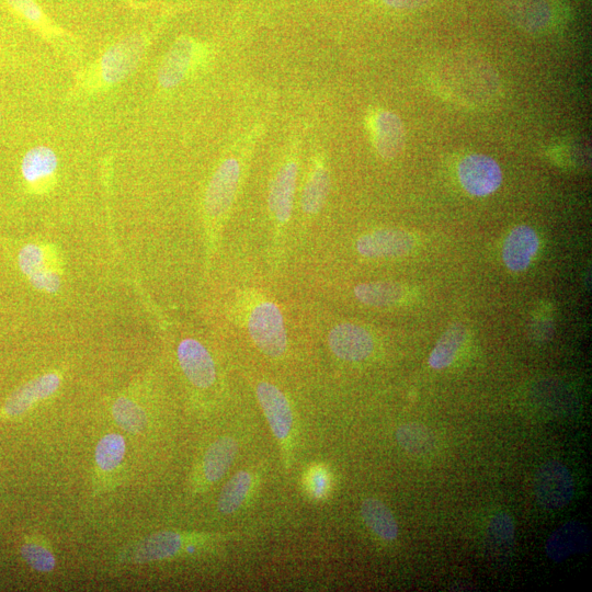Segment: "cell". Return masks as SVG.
Instances as JSON below:
<instances>
[{
  "instance_id": "6da1fadb",
  "label": "cell",
  "mask_w": 592,
  "mask_h": 592,
  "mask_svg": "<svg viewBox=\"0 0 592 592\" xmlns=\"http://www.w3.org/2000/svg\"><path fill=\"white\" fill-rule=\"evenodd\" d=\"M430 79L443 98L468 108L491 106L502 93L495 68L466 53H455L439 61Z\"/></svg>"
},
{
  "instance_id": "7a4b0ae2",
  "label": "cell",
  "mask_w": 592,
  "mask_h": 592,
  "mask_svg": "<svg viewBox=\"0 0 592 592\" xmlns=\"http://www.w3.org/2000/svg\"><path fill=\"white\" fill-rule=\"evenodd\" d=\"M164 19L152 28L133 33L110 45L99 58L76 77L74 96H95L118 86L141 64Z\"/></svg>"
},
{
  "instance_id": "3957f363",
  "label": "cell",
  "mask_w": 592,
  "mask_h": 592,
  "mask_svg": "<svg viewBox=\"0 0 592 592\" xmlns=\"http://www.w3.org/2000/svg\"><path fill=\"white\" fill-rule=\"evenodd\" d=\"M207 45L190 36H181L169 48L157 71L158 86L172 90L206 64Z\"/></svg>"
},
{
  "instance_id": "277c9868",
  "label": "cell",
  "mask_w": 592,
  "mask_h": 592,
  "mask_svg": "<svg viewBox=\"0 0 592 592\" xmlns=\"http://www.w3.org/2000/svg\"><path fill=\"white\" fill-rule=\"evenodd\" d=\"M247 327L250 337L266 356L279 358L286 352L287 330L277 304L264 300L254 305L248 315Z\"/></svg>"
},
{
  "instance_id": "5b68a950",
  "label": "cell",
  "mask_w": 592,
  "mask_h": 592,
  "mask_svg": "<svg viewBox=\"0 0 592 592\" xmlns=\"http://www.w3.org/2000/svg\"><path fill=\"white\" fill-rule=\"evenodd\" d=\"M575 488L571 472L561 462L545 463L534 476V495L546 509H562L572 502Z\"/></svg>"
},
{
  "instance_id": "8992f818",
  "label": "cell",
  "mask_w": 592,
  "mask_h": 592,
  "mask_svg": "<svg viewBox=\"0 0 592 592\" xmlns=\"http://www.w3.org/2000/svg\"><path fill=\"white\" fill-rule=\"evenodd\" d=\"M460 184L465 192L476 198L493 195L503 184V170L491 156L471 154L458 167Z\"/></svg>"
},
{
  "instance_id": "52a82bcc",
  "label": "cell",
  "mask_w": 592,
  "mask_h": 592,
  "mask_svg": "<svg viewBox=\"0 0 592 592\" xmlns=\"http://www.w3.org/2000/svg\"><path fill=\"white\" fill-rule=\"evenodd\" d=\"M19 267L33 288L45 293L60 290L62 279L58 259L50 248L30 244L20 250Z\"/></svg>"
},
{
  "instance_id": "ba28073f",
  "label": "cell",
  "mask_w": 592,
  "mask_h": 592,
  "mask_svg": "<svg viewBox=\"0 0 592 592\" xmlns=\"http://www.w3.org/2000/svg\"><path fill=\"white\" fill-rule=\"evenodd\" d=\"M241 163L236 157H227L211 178L204 199V209L209 218L223 219L229 213L241 180Z\"/></svg>"
},
{
  "instance_id": "9c48e42d",
  "label": "cell",
  "mask_w": 592,
  "mask_h": 592,
  "mask_svg": "<svg viewBox=\"0 0 592 592\" xmlns=\"http://www.w3.org/2000/svg\"><path fill=\"white\" fill-rule=\"evenodd\" d=\"M368 130L375 151L386 161L400 156L406 144L403 120L390 110H374L368 119Z\"/></svg>"
},
{
  "instance_id": "30bf717a",
  "label": "cell",
  "mask_w": 592,
  "mask_h": 592,
  "mask_svg": "<svg viewBox=\"0 0 592 592\" xmlns=\"http://www.w3.org/2000/svg\"><path fill=\"white\" fill-rule=\"evenodd\" d=\"M59 157L51 147L31 148L21 162V175L33 195L50 192L58 179Z\"/></svg>"
},
{
  "instance_id": "8fae6325",
  "label": "cell",
  "mask_w": 592,
  "mask_h": 592,
  "mask_svg": "<svg viewBox=\"0 0 592 592\" xmlns=\"http://www.w3.org/2000/svg\"><path fill=\"white\" fill-rule=\"evenodd\" d=\"M299 161L296 155L284 159L277 174L272 178L269 189V210L279 226L286 225L294 206L296 182H298Z\"/></svg>"
},
{
  "instance_id": "7c38bea8",
  "label": "cell",
  "mask_w": 592,
  "mask_h": 592,
  "mask_svg": "<svg viewBox=\"0 0 592 592\" xmlns=\"http://www.w3.org/2000/svg\"><path fill=\"white\" fill-rule=\"evenodd\" d=\"M328 344L336 357L350 362L366 360L374 350L369 330L352 323L339 324L330 330Z\"/></svg>"
},
{
  "instance_id": "4fadbf2b",
  "label": "cell",
  "mask_w": 592,
  "mask_h": 592,
  "mask_svg": "<svg viewBox=\"0 0 592 592\" xmlns=\"http://www.w3.org/2000/svg\"><path fill=\"white\" fill-rule=\"evenodd\" d=\"M415 238L402 230L384 229L358 239V253L366 258H397L408 255L415 247Z\"/></svg>"
},
{
  "instance_id": "5bb4252c",
  "label": "cell",
  "mask_w": 592,
  "mask_h": 592,
  "mask_svg": "<svg viewBox=\"0 0 592 592\" xmlns=\"http://www.w3.org/2000/svg\"><path fill=\"white\" fill-rule=\"evenodd\" d=\"M182 371L200 389H208L216 379L214 361L206 347L196 339L182 340L177 351Z\"/></svg>"
},
{
  "instance_id": "9a60e30c",
  "label": "cell",
  "mask_w": 592,
  "mask_h": 592,
  "mask_svg": "<svg viewBox=\"0 0 592 592\" xmlns=\"http://www.w3.org/2000/svg\"><path fill=\"white\" fill-rule=\"evenodd\" d=\"M498 4L512 24L527 32L545 30L553 18L549 0H498Z\"/></svg>"
},
{
  "instance_id": "2e32d148",
  "label": "cell",
  "mask_w": 592,
  "mask_h": 592,
  "mask_svg": "<svg viewBox=\"0 0 592 592\" xmlns=\"http://www.w3.org/2000/svg\"><path fill=\"white\" fill-rule=\"evenodd\" d=\"M14 13L43 39L50 43L67 47L74 41L72 34L66 32L44 13L36 0H5Z\"/></svg>"
},
{
  "instance_id": "e0dca14e",
  "label": "cell",
  "mask_w": 592,
  "mask_h": 592,
  "mask_svg": "<svg viewBox=\"0 0 592 592\" xmlns=\"http://www.w3.org/2000/svg\"><path fill=\"white\" fill-rule=\"evenodd\" d=\"M591 548V534L583 523L571 521L554 531L545 545V553L555 563H561Z\"/></svg>"
},
{
  "instance_id": "ac0fdd59",
  "label": "cell",
  "mask_w": 592,
  "mask_h": 592,
  "mask_svg": "<svg viewBox=\"0 0 592 592\" xmlns=\"http://www.w3.org/2000/svg\"><path fill=\"white\" fill-rule=\"evenodd\" d=\"M257 397L273 435L280 440L288 438L293 425V415L287 397L277 386L267 382L258 384Z\"/></svg>"
},
{
  "instance_id": "d6986e66",
  "label": "cell",
  "mask_w": 592,
  "mask_h": 592,
  "mask_svg": "<svg viewBox=\"0 0 592 592\" xmlns=\"http://www.w3.org/2000/svg\"><path fill=\"white\" fill-rule=\"evenodd\" d=\"M60 385L61 378L56 373L44 374L28 382L8 398L4 406L5 416L13 418L25 414L34 404L58 391Z\"/></svg>"
},
{
  "instance_id": "ffe728a7",
  "label": "cell",
  "mask_w": 592,
  "mask_h": 592,
  "mask_svg": "<svg viewBox=\"0 0 592 592\" xmlns=\"http://www.w3.org/2000/svg\"><path fill=\"white\" fill-rule=\"evenodd\" d=\"M540 239L530 226L515 227L507 236L503 247V259L512 272H522L529 268L532 259L538 254Z\"/></svg>"
},
{
  "instance_id": "44dd1931",
  "label": "cell",
  "mask_w": 592,
  "mask_h": 592,
  "mask_svg": "<svg viewBox=\"0 0 592 592\" xmlns=\"http://www.w3.org/2000/svg\"><path fill=\"white\" fill-rule=\"evenodd\" d=\"M330 190V177L324 157H316L302 192L301 207L305 214L315 215L326 203Z\"/></svg>"
},
{
  "instance_id": "7402d4cb",
  "label": "cell",
  "mask_w": 592,
  "mask_h": 592,
  "mask_svg": "<svg viewBox=\"0 0 592 592\" xmlns=\"http://www.w3.org/2000/svg\"><path fill=\"white\" fill-rule=\"evenodd\" d=\"M184 538L173 531H163L146 538L133 552V561L138 564L170 559L180 552Z\"/></svg>"
},
{
  "instance_id": "603a6c76",
  "label": "cell",
  "mask_w": 592,
  "mask_h": 592,
  "mask_svg": "<svg viewBox=\"0 0 592 592\" xmlns=\"http://www.w3.org/2000/svg\"><path fill=\"white\" fill-rule=\"evenodd\" d=\"M238 444L232 438H222L213 442L203 459V471L207 481L218 482L230 470L235 461Z\"/></svg>"
},
{
  "instance_id": "cb8c5ba5",
  "label": "cell",
  "mask_w": 592,
  "mask_h": 592,
  "mask_svg": "<svg viewBox=\"0 0 592 592\" xmlns=\"http://www.w3.org/2000/svg\"><path fill=\"white\" fill-rule=\"evenodd\" d=\"M361 516L366 525L383 540L394 541L397 538V521L389 507H386L379 499L364 500L361 506Z\"/></svg>"
},
{
  "instance_id": "d4e9b609",
  "label": "cell",
  "mask_w": 592,
  "mask_h": 592,
  "mask_svg": "<svg viewBox=\"0 0 592 592\" xmlns=\"http://www.w3.org/2000/svg\"><path fill=\"white\" fill-rule=\"evenodd\" d=\"M359 302L373 307H389L404 299L405 290L401 284L389 281L359 284L355 288Z\"/></svg>"
},
{
  "instance_id": "484cf974",
  "label": "cell",
  "mask_w": 592,
  "mask_h": 592,
  "mask_svg": "<svg viewBox=\"0 0 592 592\" xmlns=\"http://www.w3.org/2000/svg\"><path fill=\"white\" fill-rule=\"evenodd\" d=\"M466 338V328L455 323L440 337L429 357V366L435 370L447 369L457 357Z\"/></svg>"
},
{
  "instance_id": "4316f807",
  "label": "cell",
  "mask_w": 592,
  "mask_h": 592,
  "mask_svg": "<svg viewBox=\"0 0 592 592\" xmlns=\"http://www.w3.org/2000/svg\"><path fill=\"white\" fill-rule=\"evenodd\" d=\"M396 440L405 451L413 455H425L436 448L434 432L424 425L415 423L398 428Z\"/></svg>"
},
{
  "instance_id": "83f0119b",
  "label": "cell",
  "mask_w": 592,
  "mask_h": 592,
  "mask_svg": "<svg viewBox=\"0 0 592 592\" xmlns=\"http://www.w3.org/2000/svg\"><path fill=\"white\" fill-rule=\"evenodd\" d=\"M252 487V476L247 472H238L223 488L219 498V510L223 515H232L242 507Z\"/></svg>"
},
{
  "instance_id": "f1b7e54d",
  "label": "cell",
  "mask_w": 592,
  "mask_h": 592,
  "mask_svg": "<svg viewBox=\"0 0 592 592\" xmlns=\"http://www.w3.org/2000/svg\"><path fill=\"white\" fill-rule=\"evenodd\" d=\"M112 416L117 425L130 434H140L147 426L144 409L127 397H120L113 404Z\"/></svg>"
},
{
  "instance_id": "f546056e",
  "label": "cell",
  "mask_w": 592,
  "mask_h": 592,
  "mask_svg": "<svg viewBox=\"0 0 592 592\" xmlns=\"http://www.w3.org/2000/svg\"><path fill=\"white\" fill-rule=\"evenodd\" d=\"M127 444L121 435L109 434L97 444L95 459L102 472H112L119 468L125 457Z\"/></svg>"
},
{
  "instance_id": "4dcf8cb0",
  "label": "cell",
  "mask_w": 592,
  "mask_h": 592,
  "mask_svg": "<svg viewBox=\"0 0 592 592\" xmlns=\"http://www.w3.org/2000/svg\"><path fill=\"white\" fill-rule=\"evenodd\" d=\"M21 555L34 571L50 573L56 566L55 557L51 551L36 543L22 545Z\"/></svg>"
},
{
  "instance_id": "1f68e13d",
  "label": "cell",
  "mask_w": 592,
  "mask_h": 592,
  "mask_svg": "<svg viewBox=\"0 0 592 592\" xmlns=\"http://www.w3.org/2000/svg\"><path fill=\"white\" fill-rule=\"evenodd\" d=\"M488 534L494 544L508 546L515 538V523L505 512H500L489 522Z\"/></svg>"
},
{
  "instance_id": "d6a6232c",
  "label": "cell",
  "mask_w": 592,
  "mask_h": 592,
  "mask_svg": "<svg viewBox=\"0 0 592 592\" xmlns=\"http://www.w3.org/2000/svg\"><path fill=\"white\" fill-rule=\"evenodd\" d=\"M381 2L391 9L417 10L429 6L432 0H381Z\"/></svg>"
},
{
  "instance_id": "836d02e7",
  "label": "cell",
  "mask_w": 592,
  "mask_h": 592,
  "mask_svg": "<svg viewBox=\"0 0 592 592\" xmlns=\"http://www.w3.org/2000/svg\"><path fill=\"white\" fill-rule=\"evenodd\" d=\"M0 122H2V111H0Z\"/></svg>"
},
{
  "instance_id": "e575fe53",
  "label": "cell",
  "mask_w": 592,
  "mask_h": 592,
  "mask_svg": "<svg viewBox=\"0 0 592 592\" xmlns=\"http://www.w3.org/2000/svg\"><path fill=\"white\" fill-rule=\"evenodd\" d=\"M123 2H128L129 3V0H123Z\"/></svg>"
}]
</instances>
